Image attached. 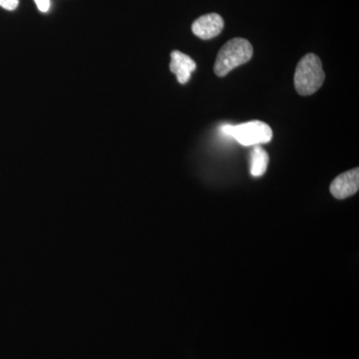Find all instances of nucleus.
Segmentation results:
<instances>
[{
    "mask_svg": "<svg viewBox=\"0 0 359 359\" xmlns=\"http://www.w3.org/2000/svg\"><path fill=\"white\" fill-rule=\"evenodd\" d=\"M325 72L320 57L309 53L299 60L294 73V87L302 96L313 95L325 82Z\"/></svg>",
    "mask_w": 359,
    "mask_h": 359,
    "instance_id": "f257e3e1",
    "label": "nucleus"
},
{
    "mask_svg": "<svg viewBox=\"0 0 359 359\" xmlns=\"http://www.w3.org/2000/svg\"><path fill=\"white\" fill-rule=\"evenodd\" d=\"M254 54L252 44L245 39H233L222 47L217 56L214 71L219 77L226 76L231 70L249 62Z\"/></svg>",
    "mask_w": 359,
    "mask_h": 359,
    "instance_id": "f03ea898",
    "label": "nucleus"
},
{
    "mask_svg": "<svg viewBox=\"0 0 359 359\" xmlns=\"http://www.w3.org/2000/svg\"><path fill=\"white\" fill-rule=\"evenodd\" d=\"M222 131L228 136L233 137L238 143L244 146H256L269 143L273 138V131L268 124L262 121H252L244 124L224 125Z\"/></svg>",
    "mask_w": 359,
    "mask_h": 359,
    "instance_id": "7ed1b4c3",
    "label": "nucleus"
},
{
    "mask_svg": "<svg viewBox=\"0 0 359 359\" xmlns=\"http://www.w3.org/2000/svg\"><path fill=\"white\" fill-rule=\"evenodd\" d=\"M358 188L359 169L356 168L337 176L330 185V192L337 199L342 200L354 195Z\"/></svg>",
    "mask_w": 359,
    "mask_h": 359,
    "instance_id": "20e7f679",
    "label": "nucleus"
},
{
    "mask_svg": "<svg viewBox=\"0 0 359 359\" xmlns=\"http://www.w3.org/2000/svg\"><path fill=\"white\" fill-rule=\"evenodd\" d=\"M224 25L223 18L218 13H209L201 16L193 23L192 30L196 36L208 40L218 36Z\"/></svg>",
    "mask_w": 359,
    "mask_h": 359,
    "instance_id": "39448f33",
    "label": "nucleus"
},
{
    "mask_svg": "<svg viewBox=\"0 0 359 359\" xmlns=\"http://www.w3.org/2000/svg\"><path fill=\"white\" fill-rule=\"evenodd\" d=\"M196 68L197 65L190 56L180 51L172 52L170 69L176 74L179 83L186 84L190 80L191 74Z\"/></svg>",
    "mask_w": 359,
    "mask_h": 359,
    "instance_id": "423d86ee",
    "label": "nucleus"
},
{
    "mask_svg": "<svg viewBox=\"0 0 359 359\" xmlns=\"http://www.w3.org/2000/svg\"><path fill=\"white\" fill-rule=\"evenodd\" d=\"M269 158L268 153L259 145L255 146L250 154V174L254 177L263 176L268 169Z\"/></svg>",
    "mask_w": 359,
    "mask_h": 359,
    "instance_id": "0eeeda50",
    "label": "nucleus"
},
{
    "mask_svg": "<svg viewBox=\"0 0 359 359\" xmlns=\"http://www.w3.org/2000/svg\"><path fill=\"white\" fill-rule=\"evenodd\" d=\"M20 4V0H0V6L6 11H15Z\"/></svg>",
    "mask_w": 359,
    "mask_h": 359,
    "instance_id": "6e6552de",
    "label": "nucleus"
},
{
    "mask_svg": "<svg viewBox=\"0 0 359 359\" xmlns=\"http://www.w3.org/2000/svg\"><path fill=\"white\" fill-rule=\"evenodd\" d=\"M41 13H47L50 8V0H34Z\"/></svg>",
    "mask_w": 359,
    "mask_h": 359,
    "instance_id": "1a4fd4ad",
    "label": "nucleus"
}]
</instances>
